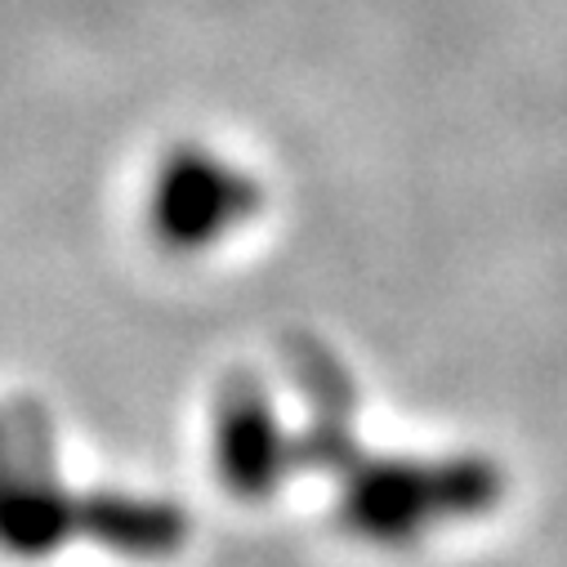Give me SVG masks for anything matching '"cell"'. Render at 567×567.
Returning a JSON list of instances; mask_svg holds the SVG:
<instances>
[{
    "mask_svg": "<svg viewBox=\"0 0 567 567\" xmlns=\"http://www.w3.org/2000/svg\"><path fill=\"white\" fill-rule=\"evenodd\" d=\"M255 206L250 179L210 153L175 157L153 184V228L171 246H206Z\"/></svg>",
    "mask_w": 567,
    "mask_h": 567,
    "instance_id": "1",
    "label": "cell"
}]
</instances>
